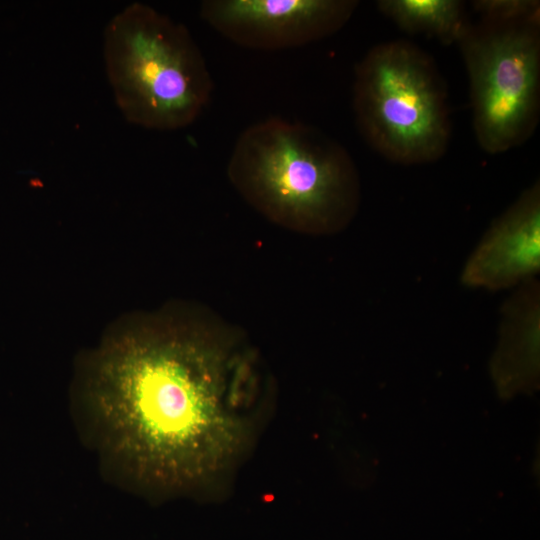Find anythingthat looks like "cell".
<instances>
[{"instance_id":"1","label":"cell","mask_w":540,"mask_h":540,"mask_svg":"<svg viewBox=\"0 0 540 540\" xmlns=\"http://www.w3.org/2000/svg\"><path fill=\"white\" fill-rule=\"evenodd\" d=\"M247 375L244 358L213 334L150 327L109 345L94 390L145 473L196 482L227 466L247 437Z\"/></svg>"},{"instance_id":"2","label":"cell","mask_w":540,"mask_h":540,"mask_svg":"<svg viewBox=\"0 0 540 540\" xmlns=\"http://www.w3.org/2000/svg\"><path fill=\"white\" fill-rule=\"evenodd\" d=\"M227 172L262 214L303 232H338L360 204V181L350 154L303 123L272 117L249 126L235 142Z\"/></svg>"},{"instance_id":"3","label":"cell","mask_w":540,"mask_h":540,"mask_svg":"<svg viewBox=\"0 0 540 540\" xmlns=\"http://www.w3.org/2000/svg\"><path fill=\"white\" fill-rule=\"evenodd\" d=\"M103 58L116 105L133 125L182 129L210 100L213 82L192 35L147 4L131 3L109 20Z\"/></svg>"},{"instance_id":"4","label":"cell","mask_w":540,"mask_h":540,"mask_svg":"<svg viewBox=\"0 0 540 540\" xmlns=\"http://www.w3.org/2000/svg\"><path fill=\"white\" fill-rule=\"evenodd\" d=\"M353 110L366 142L401 165L437 161L451 122L445 83L431 57L406 40L372 47L355 68Z\"/></svg>"},{"instance_id":"5","label":"cell","mask_w":540,"mask_h":540,"mask_svg":"<svg viewBox=\"0 0 540 540\" xmlns=\"http://www.w3.org/2000/svg\"><path fill=\"white\" fill-rule=\"evenodd\" d=\"M457 45L479 146L500 154L522 145L539 121V25L470 24Z\"/></svg>"},{"instance_id":"6","label":"cell","mask_w":540,"mask_h":540,"mask_svg":"<svg viewBox=\"0 0 540 540\" xmlns=\"http://www.w3.org/2000/svg\"><path fill=\"white\" fill-rule=\"evenodd\" d=\"M358 5L356 0H205L200 16L239 46L273 51L335 34Z\"/></svg>"},{"instance_id":"7","label":"cell","mask_w":540,"mask_h":540,"mask_svg":"<svg viewBox=\"0 0 540 540\" xmlns=\"http://www.w3.org/2000/svg\"><path fill=\"white\" fill-rule=\"evenodd\" d=\"M540 270V184L535 182L500 215L468 257L464 286L498 291L536 278Z\"/></svg>"},{"instance_id":"8","label":"cell","mask_w":540,"mask_h":540,"mask_svg":"<svg viewBox=\"0 0 540 540\" xmlns=\"http://www.w3.org/2000/svg\"><path fill=\"white\" fill-rule=\"evenodd\" d=\"M500 313L498 345L491 363L494 380L503 393L534 387L539 372L538 279L517 286L503 303Z\"/></svg>"},{"instance_id":"9","label":"cell","mask_w":540,"mask_h":540,"mask_svg":"<svg viewBox=\"0 0 540 540\" xmlns=\"http://www.w3.org/2000/svg\"><path fill=\"white\" fill-rule=\"evenodd\" d=\"M378 10L400 30L457 44L470 25L459 0H379Z\"/></svg>"},{"instance_id":"10","label":"cell","mask_w":540,"mask_h":540,"mask_svg":"<svg viewBox=\"0 0 540 540\" xmlns=\"http://www.w3.org/2000/svg\"><path fill=\"white\" fill-rule=\"evenodd\" d=\"M473 11L481 22L496 25H540V2L535 0H476Z\"/></svg>"}]
</instances>
